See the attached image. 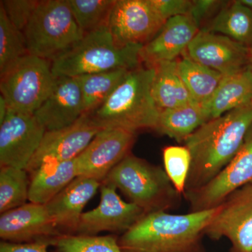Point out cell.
<instances>
[{
	"instance_id": "cell-21",
	"label": "cell",
	"mask_w": 252,
	"mask_h": 252,
	"mask_svg": "<svg viewBox=\"0 0 252 252\" xmlns=\"http://www.w3.org/2000/svg\"><path fill=\"white\" fill-rule=\"evenodd\" d=\"M252 102V72L248 67L236 74L223 76L205 109L210 121Z\"/></svg>"
},
{
	"instance_id": "cell-15",
	"label": "cell",
	"mask_w": 252,
	"mask_h": 252,
	"mask_svg": "<svg viewBox=\"0 0 252 252\" xmlns=\"http://www.w3.org/2000/svg\"><path fill=\"white\" fill-rule=\"evenodd\" d=\"M102 129L84 115L68 127L46 131L26 171L32 174L43 163L51 160L66 161L76 158Z\"/></svg>"
},
{
	"instance_id": "cell-30",
	"label": "cell",
	"mask_w": 252,
	"mask_h": 252,
	"mask_svg": "<svg viewBox=\"0 0 252 252\" xmlns=\"http://www.w3.org/2000/svg\"><path fill=\"white\" fill-rule=\"evenodd\" d=\"M114 235L88 236L63 234L54 240L58 252H123Z\"/></svg>"
},
{
	"instance_id": "cell-24",
	"label": "cell",
	"mask_w": 252,
	"mask_h": 252,
	"mask_svg": "<svg viewBox=\"0 0 252 252\" xmlns=\"http://www.w3.org/2000/svg\"><path fill=\"white\" fill-rule=\"evenodd\" d=\"M179 71L193 102L205 107L216 92L223 76L184 54L178 61Z\"/></svg>"
},
{
	"instance_id": "cell-11",
	"label": "cell",
	"mask_w": 252,
	"mask_h": 252,
	"mask_svg": "<svg viewBox=\"0 0 252 252\" xmlns=\"http://www.w3.org/2000/svg\"><path fill=\"white\" fill-rule=\"evenodd\" d=\"M137 133L118 127L102 129L75 158L77 177L103 182L109 172L130 154Z\"/></svg>"
},
{
	"instance_id": "cell-20",
	"label": "cell",
	"mask_w": 252,
	"mask_h": 252,
	"mask_svg": "<svg viewBox=\"0 0 252 252\" xmlns=\"http://www.w3.org/2000/svg\"><path fill=\"white\" fill-rule=\"evenodd\" d=\"M31 175L30 201L46 205L77 177L75 158L44 162Z\"/></svg>"
},
{
	"instance_id": "cell-26",
	"label": "cell",
	"mask_w": 252,
	"mask_h": 252,
	"mask_svg": "<svg viewBox=\"0 0 252 252\" xmlns=\"http://www.w3.org/2000/svg\"><path fill=\"white\" fill-rule=\"evenodd\" d=\"M130 71L119 69L77 77L82 93L84 116L88 115L102 105Z\"/></svg>"
},
{
	"instance_id": "cell-13",
	"label": "cell",
	"mask_w": 252,
	"mask_h": 252,
	"mask_svg": "<svg viewBox=\"0 0 252 252\" xmlns=\"http://www.w3.org/2000/svg\"><path fill=\"white\" fill-rule=\"evenodd\" d=\"M98 206L81 215L74 235L94 236L101 232L125 233L147 215L138 206L124 201L112 185L102 183Z\"/></svg>"
},
{
	"instance_id": "cell-9",
	"label": "cell",
	"mask_w": 252,
	"mask_h": 252,
	"mask_svg": "<svg viewBox=\"0 0 252 252\" xmlns=\"http://www.w3.org/2000/svg\"><path fill=\"white\" fill-rule=\"evenodd\" d=\"M251 183L252 131L250 130L238 154L215 178L184 195L190 212H201L220 206L235 190Z\"/></svg>"
},
{
	"instance_id": "cell-31",
	"label": "cell",
	"mask_w": 252,
	"mask_h": 252,
	"mask_svg": "<svg viewBox=\"0 0 252 252\" xmlns=\"http://www.w3.org/2000/svg\"><path fill=\"white\" fill-rule=\"evenodd\" d=\"M164 170L181 195L185 193L191 156L186 146H170L162 151Z\"/></svg>"
},
{
	"instance_id": "cell-38",
	"label": "cell",
	"mask_w": 252,
	"mask_h": 252,
	"mask_svg": "<svg viewBox=\"0 0 252 252\" xmlns=\"http://www.w3.org/2000/svg\"><path fill=\"white\" fill-rule=\"evenodd\" d=\"M249 68L251 69L252 72V47H251V61H250V65H249Z\"/></svg>"
},
{
	"instance_id": "cell-17",
	"label": "cell",
	"mask_w": 252,
	"mask_h": 252,
	"mask_svg": "<svg viewBox=\"0 0 252 252\" xmlns=\"http://www.w3.org/2000/svg\"><path fill=\"white\" fill-rule=\"evenodd\" d=\"M35 116L46 131L60 130L84 116L82 93L77 77H58L53 90Z\"/></svg>"
},
{
	"instance_id": "cell-10",
	"label": "cell",
	"mask_w": 252,
	"mask_h": 252,
	"mask_svg": "<svg viewBox=\"0 0 252 252\" xmlns=\"http://www.w3.org/2000/svg\"><path fill=\"white\" fill-rule=\"evenodd\" d=\"M165 23L148 0H117L107 27L117 45L144 46L157 35Z\"/></svg>"
},
{
	"instance_id": "cell-12",
	"label": "cell",
	"mask_w": 252,
	"mask_h": 252,
	"mask_svg": "<svg viewBox=\"0 0 252 252\" xmlns=\"http://www.w3.org/2000/svg\"><path fill=\"white\" fill-rule=\"evenodd\" d=\"M46 131L34 114L8 110L4 122L0 124L1 166L26 170Z\"/></svg>"
},
{
	"instance_id": "cell-2",
	"label": "cell",
	"mask_w": 252,
	"mask_h": 252,
	"mask_svg": "<svg viewBox=\"0 0 252 252\" xmlns=\"http://www.w3.org/2000/svg\"><path fill=\"white\" fill-rule=\"evenodd\" d=\"M218 207L186 215L147 214L118 239L123 252H206L205 228Z\"/></svg>"
},
{
	"instance_id": "cell-5",
	"label": "cell",
	"mask_w": 252,
	"mask_h": 252,
	"mask_svg": "<svg viewBox=\"0 0 252 252\" xmlns=\"http://www.w3.org/2000/svg\"><path fill=\"white\" fill-rule=\"evenodd\" d=\"M102 183L119 189L129 202L146 214L166 212L180 200V194L165 170L131 154L109 172Z\"/></svg>"
},
{
	"instance_id": "cell-29",
	"label": "cell",
	"mask_w": 252,
	"mask_h": 252,
	"mask_svg": "<svg viewBox=\"0 0 252 252\" xmlns=\"http://www.w3.org/2000/svg\"><path fill=\"white\" fill-rule=\"evenodd\" d=\"M117 0H67L73 16L84 34L108 23Z\"/></svg>"
},
{
	"instance_id": "cell-34",
	"label": "cell",
	"mask_w": 252,
	"mask_h": 252,
	"mask_svg": "<svg viewBox=\"0 0 252 252\" xmlns=\"http://www.w3.org/2000/svg\"><path fill=\"white\" fill-rule=\"evenodd\" d=\"M54 239H45L28 243L1 241L0 243V252H49L48 248L53 246Z\"/></svg>"
},
{
	"instance_id": "cell-19",
	"label": "cell",
	"mask_w": 252,
	"mask_h": 252,
	"mask_svg": "<svg viewBox=\"0 0 252 252\" xmlns=\"http://www.w3.org/2000/svg\"><path fill=\"white\" fill-rule=\"evenodd\" d=\"M100 186L99 181L79 176L46 204L48 212L59 230H65L66 234H75L84 207Z\"/></svg>"
},
{
	"instance_id": "cell-4",
	"label": "cell",
	"mask_w": 252,
	"mask_h": 252,
	"mask_svg": "<svg viewBox=\"0 0 252 252\" xmlns=\"http://www.w3.org/2000/svg\"><path fill=\"white\" fill-rule=\"evenodd\" d=\"M142 45H117L107 25L84 35L79 43L51 62L56 77H76L142 65Z\"/></svg>"
},
{
	"instance_id": "cell-1",
	"label": "cell",
	"mask_w": 252,
	"mask_h": 252,
	"mask_svg": "<svg viewBox=\"0 0 252 252\" xmlns=\"http://www.w3.org/2000/svg\"><path fill=\"white\" fill-rule=\"evenodd\" d=\"M252 126V102L209 121L186 139L191 164L185 193L207 185L229 163Z\"/></svg>"
},
{
	"instance_id": "cell-23",
	"label": "cell",
	"mask_w": 252,
	"mask_h": 252,
	"mask_svg": "<svg viewBox=\"0 0 252 252\" xmlns=\"http://www.w3.org/2000/svg\"><path fill=\"white\" fill-rule=\"evenodd\" d=\"M209 121L205 107L191 102L176 108L160 111L155 130L178 142H185Z\"/></svg>"
},
{
	"instance_id": "cell-6",
	"label": "cell",
	"mask_w": 252,
	"mask_h": 252,
	"mask_svg": "<svg viewBox=\"0 0 252 252\" xmlns=\"http://www.w3.org/2000/svg\"><path fill=\"white\" fill-rule=\"evenodd\" d=\"M29 54L53 62L84 38L67 0L39 1L22 31Z\"/></svg>"
},
{
	"instance_id": "cell-8",
	"label": "cell",
	"mask_w": 252,
	"mask_h": 252,
	"mask_svg": "<svg viewBox=\"0 0 252 252\" xmlns=\"http://www.w3.org/2000/svg\"><path fill=\"white\" fill-rule=\"evenodd\" d=\"M205 235L214 240L228 239L231 252H252V183L220 204Z\"/></svg>"
},
{
	"instance_id": "cell-16",
	"label": "cell",
	"mask_w": 252,
	"mask_h": 252,
	"mask_svg": "<svg viewBox=\"0 0 252 252\" xmlns=\"http://www.w3.org/2000/svg\"><path fill=\"white\" fill-rule=\"evenodd\" d=\"M63 235L45 205L33 203L13 209L0 217V238L12 243H28Z\"/></svg>"
},
{
	"instance_id": "cell-27",
	"label": "cell",
	"mask_w": 252,
	"mask_h": 252,
	"mask_svg": "<svg viewBox=\"0 0 252 252\" xmlns=\"http://www.w3.org/2000/svg\"><path fill=\"white\" fill-rule=\"evenodd\" d=\"M25 169L1 166L0 212L4 213L23 206L29 200L31 180Z\"/></svg>"
},
{
	"instance_id": "cell-25",
	"label": "cell",
	"mask_w": 252,
	"mask_h": 252,
	"mask_svg": "<svg viewBox=\"0 0 252 252\" xmlns=\"http://www.w3.org/2000/svg\"><path fill=\"white\" fill-rule=\"evenodd\" d=\"M220 33L240 44L252 46V10L239 1L222 8L210 26V32Z\"/></svg>"
},
{
	"instance_id": "cell-28",
	"label": "cell",
	"mask_w": 252,
	"mask_h": 252,
	"mask_svg": "<svg viewBox=\"0 0 252 252\" xmlns=\"http://www.w3.org/2000/svg\"><path fill=\"white\" fill-rule=\"evenodd\" d=\"M28 54L22 32L10 21L0 4V75Z\"/></svg>"
},
{
	"instance_id": "cell-36",
	"label": "cell",
	"mask_w": 252,
	"mask_h": 252,
	"mask_svg": "<svg viewBox=\"0 0 252 252\" xmlns=\"http://www.w3.org/2000/svg\"><path fill=\"white\" fill-rule=\"evenodd\" d=\"M8 110H9V109H8L6 100L2 96H0V124L4 122L6 114H7Z\"/></svg>"
},
{
	"instance_id": "cell-32",
	"label": "cell",
	"mask_w": 252,
	"mask_h": 252,
	"mask_svg": "<svg viewBox=\"0 0 252 252\" xmlns=\"http://www.w3.org/2000/svg\"><path fill=\"white\" fill-rule=\"evenodd\" d=\"M6 16L15 27L22 32L39 4L36 0H4L0 1Z\"/></svg>"
},
{
	"instance_id": "cell-37",
	"label": "cell",
	"mask_w": 252,
	"mask_h": 252,
	"mask_svg": "<svg viewBox=\"0 0 252 252\" xmlns=\"http://www.w3.org/2000/svg\"><path fill=\"white\" fill-rule=\"evenodd\" d=\"M239 1H240L242 4H243L244 6L252 10V0H240Z\"/></svg>"
},
{
	"instance_id": "cell-18",
	"label": "cell",
	"mask_w": 252,
	"mask_h": 252,
	"mask_svg": "<svg viewBox=\"0 0 252 252\" xmlns=\"http://www.w3.org/2000/svg\"><path fill=\"white\" fill-rule=\"evenodd\" d=\"M199 31L200 28L190 14L170 18L157 35L142 46V63L152 67L157 63L176 61L187 52Z\"/></svg>"
},
{
	"instance_id": "cell-33",
	"label": "cell",
	"mask_w": 252,
	"mask_h": 252,
	"mask_svg": "<svg viewBox=\"0 0 252 252\" xmlns=\"http://www.w3.org/2000/svg\"><path fill=\"white\" fill-rule=\"evenodd\" d=\"M158 14L165 22L178 16L190 14L192 1L189 0H148Z\"/></svg>"
},
{
	"instance_id": "cell-3",
	"label": "cell",
	"mask_w": 252,
	"mask_h": 252,
	"mask_svg": "<svg viewBox=\"0 0 252 252\" xmlns=\"http://www.w3.org/2000/svg\"><path fill=\"white\" fill-rule=\"evenodd\" d=\"M154 74L148 66L132 69L107 100L86 116L101 128L155 130L160 112L152 94Z\"/></svg>"
},
{
	"instance_id": "cell-39",
	"label": "cell",
	"mask_w": 252,
	"mask_h": 252,
	"mask_svg": "<svg viewBox=\"0 0 252 252\" xmlns=\"http://www.w3.org/2000/svg\"></svg>"
},
{
	"instance_id": "cell-22",
	"label": "cell",
	"mask_w": 252,
	"mask_h": 252,
	"mask_svg": "<svg viewBox=\"0 0 252 252\" xmlns=\"http://www.w3.org/2000/svg\"><path fill=\"white\" fill-rule=\"evenodd\" d=\"M152 67L154 69L152 94L159 112L193 102L181 77L178 61L160 62Z\"/></svg>"
},
{
	"instance_id": "cell-7",
	"label": "cell",
	"mask_w": 252,
	"mask_h": 252,
	"mask_svg": "<svg viewBox=\"0 0 252 252\" xmlns=\"http://www.w3.org/2000/svg\"><path fill=\"white\" fill-rule=\"evenodd\" d=\"M1 95L12 112L34 114L54 88L56 77L51 63L28 54L1 74Z\"/></svg>"
},
{
	"instance_id": "cell-14",
	"label": "cell",
	"mask_w": 252,
	"mask_h": 252,
	"mask_svg": "<svg viewBox=\"0 0 252 252\" xmlns=\"http://www.w3.org/2000/svg\"><path fill=\"white\" fill-rule=\"evenodd\" d=\"M186 54L195 62L223 76H228L248 68L251 47L228 36L201 30L189 46Z\"/></svg>"
},
{
	"instance_id": "cell-35",
	"label": "cell",
	"mask_w": 252,
	"mask_h": 252,
	"mask_svg": "<svg viewBox=\"0 0 252 252\" xmlns=\"http://www.w3.org/2000/svg\"><path fill=\"white\" fill-rule=\"evenodd\" d=\"M221 1L215 0H196L192 1L190 15L200 28V24L207 17L218 8Z\"/></svg>"
}]
</instances>
